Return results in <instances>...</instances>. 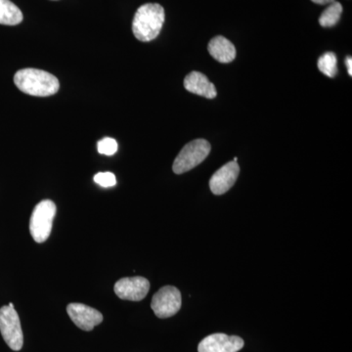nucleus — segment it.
<instances>
[{
  "label": "nucleus",
  "mask_w": 352,
  "mask_h": 352,
  "mask_svg": "<svg viewBox=\"0 0 352 352\" xmlns=\"http://www.w3.org/2000/svg\"><path fill=\"white\" fill-rule=\"evenodd\" d=\"M14 82L21 91L32 96H51L60 88L56 76L38 69H20L14 76Z\"/></svg>",
  "instance_id": "f257e3e1"
},
{
  "label": "nucleus",
  "mask_w": 352,
  "mask_h": 352,
  "mask_svg": "<svg viewBox=\"0 0 352 352\" xmlns=\"http://www.w3.org/2000/svg\"><path fill=\"white\" fill-rule=\"evenodd\" d=\"M166 19L164 7L147 3L139 7L132 22V32L138 41L149 43L159 36Z\"/></svg>",
  "instance_id": "f03ea898"
},
{
  "label": "nucleus",
  "mask_w": 352,
  "mask_h": 352,
  "mask_svg": "<svg viewBox=\"0 0 352 352\" xmlns=\"http://www.w3.org/2000/svg\"><path fill=\"white\" fill-rule=\"evenodd\" d=\"M56 210V205L51 200L39 201L34 208L30 220V232L36 243L45 242L50 238Z\"/></svg>",
  "instance_id": "7ed1b4c3"
},
{
  "label": "nucleus",
  "mask_w": 352,
  "mask_h": 352,
  "mask_svg": "<svg viewBox=\"0 0 352 352\" xmlns=\"http://www.w3.org/2000/svg\"><path fill=\"white\" fill-rule=\"evenodd\" d=\"M210 143L205 139H196L184 146L173 163V170L175 175H182L193 170L203 163L210 154Z\"/></svg>",
  "instance_id": "20e7f679"
},
{
  "label": "nucleus",
  "mask_w": 352,
  "mask_h": 352,
  "mask_svg": "<svg viewBox=\"0 0 352 352\" xmlns=\"http://www.w3.org/2000/svg\"><path fill=\"white\" fill-rule=\"evenodd\" d=\"M0 333L2 338L14 351H19L24 344V335L19 315L15 308L9 305L0 308Z\"/></svg>",
  "instance_id": "39448f33"
},
{
  "label": "nucleus",
  "mask_w": 352,
  "mask_h": 352,
  "mask_svg": "<svg viewBox=\"0 0 352 352\" xmlns=\"http://www.w3.org/2000/svg\"><path fill=\"white\" fill-rule=\"evenodd\" d=\"M182 298L179 289L173 286L160 289L153 296L151 307L159 318H170L182 308Z\"/></svg>",
  "instance_id": "423d86ee"
},
{
  "label": "nucleus",
  "mask_w": 352,
  "mask_h": 352,
  "mask_svg": "<svg viewBox=\"0 0 352 352\" xmlns=\"http://www.w3.org/2000/svg\"><path fill=\"white\" fill-rule=\"evenodd\" d=\"M150 282L144 277H126L120 279L113 287L120 300L140 302L149 293Z\"/></svg>",
  "instance_id": "0eeeda50"
},
{
  "label": "nucleus",
  "mask_w": 352,
  "mask_h": 352,
  "mask_svg": "<svg viewBox=\"0 0 352 352\" xmlns=\"http://www.w3.org/2000/svg\"><path fill=\"white\" fill-rule=\"evenodd\" d=\"M244 340L237 336L212 333L201 340L199 352H238L244 347Z\"/></svg>",
  "instance_id": "6e6552de"
},
{
  "label": "nucleus",
  "mask_w": 352,
  "mask_h": 352,
  "mask_svg": "<svg viewBox=\"0 0 352 352\" xmlns=\"http://www.w3.org/2000/svg\"><path fill=\"white\" fill-rule=\"evenodd\" d=\"M69 318L83 331L90 332L95 326L99 325L103 321V315L98 310L82 305V303H69L67 307Z\"/></svg>",
  "instance_id": "1a4fd4ad"
},
{
  "label": "nucleus",
  "mask_w": 352,
  "mask_h": 352,
  "mask_svg": "<svg viewBox=\"0 0 352 352\" xmlns=\"http://www.w3.org/2000/svg\"><path fill=\"white\" fill-rule=\"evenodd\" d=\"M239 173L240 166L236 162H229L224 164L210 178V188L212 193L217 196L226 194L237 182Z\"/></svg>",
  "instance_id": "9d476101"
},
{
  "label": "nucleus",
  "mask_w": 352,
  "mask_h": 352,
  "mask_svg": "<svg viewBox=\"0 0 352 352\" xmlns=\"http://www.w3.org/2000/svg\"><path fill=\"white\" fill-rule=\"evenodd\" d=\"M184 87L191 94L200 95L208 99H214L217 92L214 83L200 72H192L185 78Z\"/></svg>",
  "instance_id": "9b49d317"
},
{
  "label": "nucleus",
  "mask_w": 352,
  "mask_h": 352,
  "mask_svg": "<svg viewBox=\"0 0 352 352\" xmlns=\"http://www.w3.org/2000/svg\"><path fill=\"white\" fill-rule=\"evenodd\" d=\"M210 54L219 63H230L236 58V48L234 44L221 36H215L208 45Z\"/></svg>",
  "instance_id": "f8f14e48"
},
{
  "label": "nucleus",
  "mask_w": 352,
  "mask_h": 352,
  "mask_svg": "<svg viewBox=\"0 0 352 352\" xmlns=\"http://www.w3.org/2000/svg\"><path fill=\"white\" fill-rule=\"evenodd\" d=\"M23 21L22 11L10 0H0V24L19 25Z\"/></svg>",
  "instance_id": "ddd939ff"
},
{
  "label": "nucleus",
  "mask_w": 352,
  "mask_h": 352,
  "mask_svg": "<svg viewBox=\"0 0 352 352\" xmlns=\"http://www.w3.org/2000/svg\"><path fill=\"white\" fill-rule=\"evenodd\" d=\"M342 13V6L340 2L335 1L323 11L319 18V24L323 28L333 27L339 23Z\"/></svg>",
  "instance_id": "4468645a"
},
{
  "label": "nucleus",
  "mask_w": 352,
  "mask_h": 352,
  "mask_svg": "<svg viewBox=\"0 0 352 352\" xmlns=\"http://www.w3.org/2000/svg\"><path fill=\"white\" fill-rule=\"evenodd\" d=\"M337 62L335 53L327 52L319 58L318 68L324 75L329 78H335L338 73Z\"/></svg>",
  "instance_id": "2eb2a0df"
},
{
  "label": "nucleus",
  "mask_w": 352,
  "mask_h": 352,
  "mask_svg": "<svg viewBox=\"0 0 352 352\" xmlns=\"http://www.w3.org/2000/svg\"><path fill=\"white\" fill-rule=\"evenodd\" d=\"M118 143L115 139L105 138L101 139L97 144V150L99 154L105 155V156H113L118 151Z\"/></svg>",
  "instance_id": "dca6fc26"
},
{
  "label": "nucleus",
  "mask_w": 352,
  "mask_h": 352,
  "mask_svg": "<svg viewBox=\"0 0 352 352\" xmlns=\"http://www.w3.org/2000/svg\"><path fill=\"white\" fill-rule=\"evenodd\" d=\"M94 182L104 188L115 186L117 184L116 176L112 173H99L94 176Z\"/></svg>",
  "instance_id": "f3484780"
},
{
  "label": "nucleus",
  "mask_w": 352,
  "mask_h": 352,
  "mask_svg": "<svg viewBox=\"0 0 352 352\" xmlns=\"http://www.w3.org/2000/svg\"><path fill=\"white\" fill-rule=\"evenodd\" d=\"M314 3L319 4V6H325V4H331L335 2L336 0H311Z\"/></svg>",
  "instance_id": "a211bd4d"
},
{
  "label": "nucleus",
  "mask_w": 352,
  "mask_h": 352,
  "mask_svg": "<svg viewBox=\"0 0 352 352\" xmlns=\"http://www.w3.org/2000/svg\"><path fill=\"white\" fill-rule=\"evenodd\" d=\"M346 64L349 76H352V59L351 56L346 57Z\"/></svg>",
  "instance_id": "6ab92c4d"
},
{
  "label": "nucleus",
  "mask_w": 352,
  "mask_h": 352,
  "mask_svg": "<svg viewBox=\"0 0 352 352\" xmlns=\"http://www.w3.org/2000/svg\"><path fill=\"white\" fill-rule=\"evenodd\" d=\"M237 161H238V157H234V160H233V162H236V163H237Z\"/></svg>",
  "instance_id": "aec40b11"
}]
</instances>
